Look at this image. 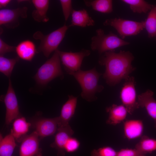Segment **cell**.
I'll return each instance as SVG.
<instances>
[{
  "mask_svg": "<svg viewBox=\"0 0 156 156\" xmlns=\"http://www.w3.org/2000/svg\"><path fill=\"white\" fill-rule=\"evenodd\" d=\"M80 144V142L77 139L71 137L68 140L65 145V151L69 153L75 152L78 149Z\"/></svg>",
  "mask_w": 156,
  "mask_h": 156,
  "instance_id": "obj_30",
  "label": "cell"
},
{
  "mask_svg": "<svg viewBox=\"0 0 156 156\" xmlns=\"http://www.w3.org/2000/svg\"><path fill=\"white\" fill-rule=\"evenodd\" d=\"M68 97V100L62 106L60 115L58 117V127L69 125L70 120L75 114L77 97L69 95Z\"/></svg>",
  "mask_w": 156,
  "mask_h": 156,
  "instance_id": "obj_14",
  "label": "cell"
},
{
  "mask_svg": "<svg viewBox=\"0 0 156 156\" xmlns=\"http://www.w3.org/2000/svg\"><path fill=\"white\" fill-rule=\"evenodd\" d=\"M57 132L54 141L51 144L50 146L57 151V156H64L65 145L69 139L73 134L74 131L69 124L58 127Z\"/></svg>",
  "mask_w": 156,
  "mask_h": 156,
  "instance_id": "obj_12",
  "label": "cell"
},
{
  "mask_svg": "<svg viewBox=\"0 0 156 156\" xmlns=\"http://www.w3.org/2000/svg\"><path fill=\"white\" fill-rule=\"evenodd\" d=\"M11 1L10 0H0V8L5 7Z\"/></svg>",
  "mask_w": 156,
  "mask_h": 156,
  "instance_id": "obj_33",
  "label": "cell"
},
{
  "mask_svg": "<svg viewBox=\"0 0 156 156\" xmlns=\"http://www.w3.org/2000/svg\"><path fill=\"white\" fill-rule=\"evenodd\" d=\"M69 26L65 24L62 26L44 35L39 31L35 32L33 37L40 41V43L36 49L37 53L42 52L44 56L48 57L51 54L57 49L65 36Z\"/></svg>",
  "mask_w": 156,
  "mask_h": 156,
  "instance_id": "obj_3",
  "label": "cell"
},
{
  "mask_svg": "<svg viewBox=\"0 0 156 156\" xmlns=\"http://www.w3.org/2000/svg\"><path fill=\"white\" fill-rule=\"evenodd\" d=\"M15 51L19 58L28 61H31L37 53L34 43L29 40L20 42L16 47Z\"/></svg>",
  "mask_w": 156,
  "mask_h": 156,
  "instance_id": "obj_18",
  "label": "cell"
},
{
  "mask_svg": "<svg viewBox=\"0 0 156 156\" xmlns=\"http://www.w3.org/2000/svg\"><path fill=\"white\" fill-rule=\"evenodd\" d=\"M8 82L7 92L5 95L1 96V98L6 108L5 123L7 125H9L14 120L21 116L17 99L10 78Z\"/></svg>",
  "mask_w": 156,
  "mask_h": 156,
  "instance_id": "obj_9",
  "label": "cell"
},
{
  "mask_svg": "<svg viewBox=\"0 0 156 156\" xmlns=\"http://www.w3.org/2000/svg\"><path fill=\"white\" fill-rule=\"evenodd\" d=\"M103 24L114 28L122 38L137 35L145 28L144 21L137 22L120 18L106 19Z\"/></svg>",
  "mask_w": 156,
  "mask_h": 156,
  "instance_id": "obj_6",
  "label": "cell"
},
{
  "mask_svg": "<svg viewBox=\"0 0 156 156\" xmlns=\"http://www.w3.org/2000/svg\"><path fill=\"white\" fill-rule=\"evenodd\" d=\"M134 57L129 51H120L117 53L115 50L108 51L99 58V64L105 68L103 77L106 83L110 86H114L126 80L135 68L132 65Z\"/></svg>",
  "mask_w": 156,
  "mask_h": 156,
  "instance_id": "obj_1",
  "label": "cell"
},
{
  "mask_svg": "<svg viewBox=\"0 0 156 156\" xmlns=\"http://www.w3.org/2000/svg\"><path fill=\"white\" fill-rule=\"evenodd\" d=\"M144 22L148 37H156V5H153Z\"/></svg>",
  "mask_w": 156,
  "mask_h": 156,
  "instance_id": "obj_25",
  "label": "cell"
},
{
  "mask_svg": "<svg viewBox=\"0 0 156 156\" xmlns=\"http://www.w3.org/2000/svg\"><path fill=\"white\" fill-rule=\"evenodd\" d=\"M68 74L73 76L79 84L82 89L81 96L89 102L96 100L95 94L103 90L104 87L98 84L99 78L102 75L95 68L87 70H81Z\"/></svg>",
  "mask_w": 156,
  "mask_h": 156,
  "instance_id": "obj_2",
  "label": "cell"
},
{
  "mask_svg": "<svg viewBox=\"0 0 156 156\" xmlns=\"http://www.w3.org/2000/svg\"><path fill=\"white\" fill-rule=\"evenodd\" d=\"M31 2L35 8L32 13V16L34 20L38 22H47L49 20L47 15L49 0H32Z\"/></svg>",
  "mask_w": 156,
  "mask_h": 156,
  "instance_id": "obj_20",
  "label": "cell"
},
{
  "mask_svg": "<svg viewBox=\"0 0 156 156\" xmlns=\"http://www.w3.org/2000/svg\"><path fill=\"white\" fill-rule=\"evenodd\" d=\"M19 60V58L18 56L13 58H8L0 55V72L10 78L13 68Z\"/></svg>",
  "mask_w": 156,
  "mask_h": 156,
  "instance_id": "obj_27",
  "label": "cell"
},
{
  "mask_svg": "<svg viewBox=\"0 0 156 156\" xmlns=\"http://www.w3.org/2000/svg\"><path fill=\"white\" fill-rule=\"evenodd\" d=\"M36 131L39 137L42 138L53 135L58 128V117L42 118L34 123Z\"/></svg>",
  "mask_w": 156,
  "mask_h": 156,
  "instance_id": "obj_13",
  "label": "cell"
},
{
  "mask_svg": "<svg viewBox=\"0 0 156 156\" xmlns=\"http://www.w3.org/2000/svg\"><path fill=\"white\" fill-rule=\"evenodd\" d=\"M142 154L146 155L156 150V139L144 135L141 137L135 148Z\"/></svg>",
  "mask_w": 156,
  "mask_h": 156,
  "instance_id": "obj_24",
  "label": "cell"
},
{
  "mask_svg": "<svg viewBox=\"0 0 156 156\" xmlns=\"http://www.w3.org/2000/svg\"><path fill=\"white\" fill-rule=\"evenodd\" d=\"M87 6L91 7L96 11L104 13H109L113 10L112 0H84Z\"/></svg>",
  "mask_w": 156,
  "mask_h": 156,
  "instance_id": "obj_23",
  "label": "cell"
},
{
  "mask_svg": "<svg viewBox=\"0 0 156 156\" xmlns=\"http://www.w3.org/2000/svg\"><path fill=\"white\" fill-rule=\"evenodd\" d=\"M31 125L25 117H20L14 120L10 133L15 139L21 140L26 135Z\"/></svg>",
  "mask_w": 156,
  "mask_h": 156,
  "instance_id": "obj_21",
  "label": "cell"
},
{
  "mask_svg": "<svg viewBox=\"0 0 156 156\" xmlns=\"http://www.w3.org/2000/svg\"><path fill=\"white\" fill-rule=\"evenodd\" d=\"M60 2L64 19L66 21L73 9L72 8V1L70 0H60Z\"/></svg>",
  "mask_w": 156,
  "mask_h": 156,
  "instance_id": "obj_29",
  "label": "cell"
},
{
  "mask_svg": "<svg viewBox=\"0 0 156 156\" xmlns=\"http://www.w3.org/2000/svg\"><path fill=\"white\" fill-rule=\"evenodd\" d=\"M27 8L26 7L15 9H3L0 10V25L8 28H14L19 25V17H27Z\"/></svg>",
  "mask_w": 156,
  "mask_h": 156,
  "instance_id": "obj_10",
  "label": "cell"
},
{
  "mask_svg": "<svg viewBox=\"0 0 156 156\" xmlns=\"http://www.w3.org/2000/svg\"><path fill=\"white\" fill-rule=\"evenodd\" d=\"M96 32V34L91 38L90 48L93 51H97L99 55L130 43L111 31L106 34L102 29L99 28Z\"/></svg>",
  "mask_w": 156,
  "mask_h": 156,
  "instance_id": "obj_4",
  "label": "cell"
},
{
  "mask_svg": "<svg viewBox=\"0 0 156 156\" xmlns=\"http://www.w3.org/2000/svg\"><path fill=\"white\" fill-rule=\"evenodd\" d=\"M15 139L11 133L4 138L1 134L0 156H13V153L16 146Z\"/></svg>",
  "mask_w": 156,
  "mask_h": 156,
  "instance_id": "obj_22",
  "label": "cell"
},
{
  "mask_svg": "<svg viewBox=\"0 0 156 156\" xmlns=\"http://www.w3.org/2000/svg\"><path fill=\"white\" fill-rule=\"evenodd\" d=\"M71 14L72 20L70 27L78 26L85 27L95 25L94 20L84 9L78 10L73 9Z\"/></svg>",
  "mask_w": 156,
  "mask_h": 156,
  "instance_id": "obj_19",
  "label": "cell"
},
{
  "mask_svg": "<svg viewBox=\"0 0 156 156\" xmlns=\"http://www.w3.org/2000/svg\"><path fill=\"white\" fill-rule=\"evenodd\" d=\"M15 47L8 44L0 38V55L3 56L7 53L15 51Z\"/></svg>",
  "mask_w": 156,
  "mask_h": 156,
  "instance_id": "obj_32",
  "label": "cell"
},
{
  "mask_svg": "<svg viewBox=\"0 0 156 156\" xmlns=\"http://www.w3.org/2000/svg\"><path fill=\"white\" fill-rule=\"evenodd\" d=\"M117 153L109 146H105L97 149H94L91 153V156H116Z\"/></svg>",
  "mask_w": 156,
  "mask_h": 156,
  "instance_id": "obj_28",
  "label": "cell"
},
{
  "mask_svg": "<svg viewBox=\"0 0 156 156\" xmlns=\"http://www.w3.org/2000/svg\"><path fill=\"white\" fill-rule=\"evenodd\" d=\"M123 130L125 137L129 140L141 137L144 130V125L140 120H128L123 122Z\"/></svg>",
  "mask_w": 156,
  "mask_h": 156,
  "instance_id": "obj_17",
  "label": "cell"
},
{
  "mask_svg": "<svg viewBox=\"0 0 156 156\" xmlns=\"http://www.w3.org/2000/svg\"><path fill=\"white\" fill-rule=\"evenodd\" d=\"M109 114L108 117L106 120L107 124L115 125L124 122L128 113V111L123 105L113 104L106 109Z\"/></svg>",
  "mask_w": 156,
  "mask_h": 156,
  "instance_id": "obj_16",
  "label": "cell"
},
{
  "mask_svg": "<svg viewBox=\"0 0 156 156\" xmlns=\"http://www.w3.org/2000/svg\"><path fill=\"white\" fill-rule=\"evenodd\" d=\"M135 85L134 78L130 77L125 80L120 93L122 105L125 107L130 114L140 108L137 100Z\"/></svg>",
  "mask_w": 156,
  "mask_h": 156,
  "instance_id": "obj_8",
  "label": "cell"
},
{
  "mask_svg": "<svg viewBox=\"0 0 156 156\" xmlns=\"http://www.w3.org/2000/svg\"><path fill=\"white\" fill-rule=\"evenodd\" d=\"M39 137L34 131L23 138L19 148V156H42L39 147Z\"/></svg>",
  "mask_w": 156,
  "mask_h": 156,
  "instance_id": "obj_11",
  "label": "cell"
},
{
  "mask_svg": "<svg viewBox=\"0 0 156 156\" xmlns=\"http://www.w3.org/2000/svg\"><path fill=\"white\" fill-rule=\"evenodd\" d=\"M153 94V91L148 89L138 96L137 101L140 107L144 108L149 116L153 120L156 129V100Z\"/></svg>",
  "mask_w": 156,
  "mask_h": 156,
  "instance_id": "obj_15",
  "label": "cell"
},
{
  "mask_svg": "<svg viewBox=\"0 0 156 156\" xmlns=\"http://www.w3.org/2000/svg\"><path fill=\"white\" fill-rule=\"evenodd\" d=\"M116 156H145L135 148H122L117 152Z\"/></svg>",
  "mask_w": 156,
  "mask_h": 156,
  "instance_id": "obj_31",
  "label": "cell"
},
{
  "mask_svg": "<svg viewBox=\"0 0 156 156\" xmlns=\"http://www.w3.org/2000/svg\"><path fill=\"white\" fill-rule=\"evenodd\" d=\"M60 60L56 50L52 56L38 69L34 78L39 85L45 86L54 79L63 78Z\"/></svg>",
  "mask_w": 156,
  "mask_h": 156,
  "instance_id": "obj_5",
  "label": "cell"
},
{
  "mask_svg": "<svg viewBox=\"0 0 156 156\" xmlns=\"http://www.w3.org/2000/svg\"><path fill=\"white\" fill-rule=\"evenodd\" d=\"M56 51L58 53L65 70L68 74L80 70L83 59L91 53L90 50L85 49L76 52L63 51L58 49Z\"/></svg>",
  "mask_w": 156,
  "mask_h": 156,
  "instance_id": "obj_7",
  "label": "cell"
},
{
  "mask_svg": "<svg viewBox=\"0 0 156 156\" xmlns=\"http://www.w3.org/2000/svg\"><path fill=\"white\" fill-rule=\"evenodd\" d=\"M121 1L129 5L133 12L138 13H146L150 10L153 6L144 0H122Z\"/></svg>",
  "mask_w": 156,
  "mask_h": 156,
  "instance_id": "obj_26",
  "label": "cell"
}]
</instances>
